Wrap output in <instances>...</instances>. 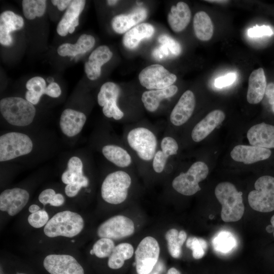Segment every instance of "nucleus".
<instances>
[{
  "label": "nucleus",
  "instance_id": "f257e3e1",
  "mask_svg": "<svg viewBox=\"0 0 274 274\" xmlns=\"http://www.w3.org/2000/svg\"><path fill=\"white\" fill-rule=\"evenodd\" d=\"M124 138L133 157L142 163L151 165L159 145L155 131L148 126L137 125L129 129Z\"/></svg>",
  "mask_w": 274,
  "mask_h": 274
},
{
  "label": "nucleus",
  "instance_id": "f03ea898",
  "mask_svg": "<svg viewBox=\"0 0 274 274\" xmlns=\"http://www.w3.org/2000/svg\"><path fill=\"white\" fill-rule=\"evenodd\" d=\"M84 227V219L79 214L66 210L54 215L44 227L43 232L49 238H72L79 235Z\"/></svg>",
  "mask_w": 274,
  "mask_h": 274
},
{
  "label": "nucleus",
  "instance_id": "7ed1b4c3",
  "mask_svg": "<svg viewBox=\"0 0 274 274\" xmlns=\"http://www.w3.org/2000/svg\"><path fill=\"white\" fill-rule=\"evenodd\" d=\"M215 194L222 205L221 217L223 221L236 222L242 218L245 210L242 193L233 184L228 182L218 184Z\"/></svg>",
  "mask_w": 274,
  "mask_h": 274
},
{
  "label": "nucleus",
  "instance_id": "20e7f679",
  "mask_svg": "<svg viewBox=\"0 0 274 274\" xmlns=\"http://www.w3.org/2000/svg\"><path fill=\"white\" fill-rule=\"evenodd\" d=\"M0 112L6 121L17 126L30 124L36 115V109L31 103L20 97H7L0 101Z\"/></svg>",
  "mask_w": 274,
  "mask_h": 274
},
{
  "label": "nucleus",
  "instance_id": "39448f33",
  "mask_svg": "<svg viewBox=\"0 0 274 274\" xmlns=\"http://www.w3.org/2000/svg\"><path fill=\"white\" fill-rule=\"evenodd\" d=\"M131 184V177L125 170L119 169L111 172L102 183L101 196L108 203L120 204L126 199Z\"/></svg>",
  "mask_w": 274,
  "mask_h": 274
},
{
  "label": "nucleus",
  "instance_id": "423d86ee",
  "mask_svg": "<svg viewBox=\"0 0 274 274\" xmlns=\"http://www.w3.org/2000/svg\"><path fill=\"white\" fill-rule=\"evenodd\" d=\"M209 174L208 165L203 162H194L185 173L182 172L173 180V189L179 193L191 196L200 190L199 183L204 180Z\"/></svg>",
  "mask_w": 274,
  "mask_h": 274
},
{
  "label": "nucleus",
  "instance_id": "0eeeda50",
  "mask_svg": "<svg viewBox=\"0 0 274 274\" xmlns=\"http://www.w3.org/2000/svg\"><path fill=\"white\" fill-rule=\"evenodd\" d=\"M255 190L250 192L248 199L253 210L262 213L274 210V177L263 176L255 182Z\"/></svg>",
  "mask_w": 274,
  "mask_h": 274
},
{
  "label": "nucleus",
  "instance_id": "6e6552de",
  "mask_svg": "<svg viewBox=\"0 0 274 274\" xmlns=\"http://www.w3.org/2000/svg\"><path fill=\"white\" fill-rule=\"evenodd\" d=\"M33 148L30 138L18 132H10L0 136V161H9L30 153Z\"/></svg>",
  "mask_w": 274,
  "mask_h": 274
},
{
  "label": "nucleus",
  "instance_id": "1a4fd4ad",
  "mask_svg": "<svg viewBox=\"0 0 274 274\" xmlns=\"http://www.w3.org/2000/svg\"><path fill=\"white\" fill-rule=\"evenodd\" d=\"M160 254V247L155 238L151 236L144 238L135 251V262L138 274H149L157 263Z\"/></svg>",
  "mask_w": 274,
  "mask_h": 274
},
{
  "label": "nucleus",
  "instance_id": "9d476101",
  "mask_svg": "<svg viewBox=\"0 0 274 274\" xmlns=\"http://www.w3.org/2000/svg\"><path fill=\"white\" fill-rule=\"evenodd\" d=\"M177 76L163 66L154 64L148 66L139 74L140 84L149 90L162 89L173 85Z\"/></svg>",
  "mask_w": 274,
  "mask_h": 274
},
{
  "label": "nucleus",
  "instance_id": "9b49d317",
  "mask_svg": "<svg viewBox=\"0 0 274 274\" xmlns=\"http://www.w3.org/2000/svg\"><path fill=\"white\" fill-rule=\"evenodd\" d=\"M134 232L133 222L123 215L112 217L99 225L97 234L99 238L118 240L129 236Z\"/></svg>",
  "mask_w": 274,
  "mask_h": 274
},
{
  "label": "nucleus",
  "instance_id": "f8f14e48",
  "mask_svg": "<svg viewBox=\"0 0 274 274\" xmlns=\"http://www.w3.org/2000/svg\"><path fill=\"white\" fill-rule=\"evenodd\" d=\"M120 94L119 86L114 82H107L102 85L97 95V102L102 108L104 115L117 121L124 117V112L117 105Z\"/></svg>",
  "mask_w": 274,
  "mask_h": 274
},
{
  "label": "nucleus",
  "instance_id": "ddd939ff",
  "mask_svg": "<svg viewBox=\"0 0 274 274\" xmlns=\"http://www.w3.org/2000/svg\"><path fill=\"white\" fill-rule=\"evenodd\" d=\"M43 266L50 274H84V270L76 259L68 254H52L43 260Z\"/></svg>",
  "mask_w": 274,
  "mask_h": 274
},
{
  "label": "nucleus",
  "instance_id": "4468645a",
  "mask_svg": "<svg viewBox=\"0 0 274 274\" xmlns=\"http://www.w3.org/2000/svg\"><path fill=\"white\" fill-rule=\"evenodd\" d=\"M29 199V194L20 188L7 189L0 194V210L14 216L26 206Z\"/></svg>",
  "mask_w": 274,
  "mask_h": 274
},
{
  "label": "nucleus",
  "instance_id": "2eb2a0df",
  "mask_svg": "<svg viewBox=\"0 0 274 274\" xmlns=\"http://www.w3.org/2000/svg\"><path fill=\"white\" fill-rule=\"evenodd\" d=\"M195 104L193 92L189 90L185 91L170 114L169 120L171 124L180 126L186 123L193 113Z\"/></svg>",
  "mask_w": 274,
  "mask_h": 274
},
{
  "label": "nucleus",
  "instance_id": "dca6fc26",
  "mask_svg": "<svg viewBox=\"0 0 274 274\" xmlns=\"http://www.w3.org/2000/svg\"><path fill=\"white\" fill-rule=\"evenodd\" d=\"M179 145L177 141L172 136H164L159 142L151 163L153 171L157 174L163 173L167 166L169 158L177 154Z\"/></svg>",
  "mask_w": 274,
  "mask_h": 274
},
{
  "label": "nucleus",
  "instance_id": "f3484780",
  "mask_svg": "<svg viewBox=\"0 0 274 274\" xmlns=\"http://www.w3.org/2000/svg\"><path fill=\"white\" fill-rule=\"evenodd\" d=\"M85 4L84 0L72 1L57 24L56 31L60 36L65 37L74 32L79 24V17Z\"/></svg>",
  "mask_w": 274,
  "mask_h": 274
},
{
  "label": "nucleus",
  "instance_id": "a211bd4d",
  "mask_svg": "<svg viewBox=\"0 0 274 274\" xmlns=\"http://www.w3.org/2000/svg\"><path fill=\"white\" fill-rule=\"evenodd\" d=\"M24 19L12 11L7 10L0 15V43L5 46L13 44L11 32L20 30L24 26Z\"/></svg>",
  "mask_w": 274,
  "mask_h": 274
},
{
  "label": "nucleus",
  "instance_id": "6ab92c4d",
  "mask_svg": "<svg viewBox=\"0 0 274 274\" xmlns=\"http://www.w3.org/2000/svg\"><path fill=\"white\" fill-rule=\"evenodd\" d=\"M271 154L269 149L244 145L235 146L230 152L231 157L234 160L246 164L267 159Z\"/></svg>",
  "mask_w": 274,
  "mask_h": 274
},
{
  "label": "nucleus",
  "instance_id": "aec40b11",
  "mask_svg": "<svg viewBox=\"0 0 274 274\" xmlns=\"http://www.w3.org/2000/svg\"><path fill=\"white\" fill-rule=\"evenodd\" d=\"M113 53L106 45L98 46L92 52L88 60L84 64V70L87 78L95 80L100 76L101 66L112 57Z\"/></svg>",
  "mask_w": 274,
  "mask_h": 274
},
{
  "label": "nucleus",
  "instance_id": "412c9836",
  "mask_svg": "<svg viewBox=\"0 0 274 274\" xmlns=\"http://www.w3.org/2000/svg\"><path fill=\"white\" fill-rule=\"evenodd\" d=\"M225 115L220 110L210 112L204 118L198 122L192 130V140L198 143L208 136L224 120Z\"/></svg>",
  "mask_w": 274,
  "mask_h": 274
},
{
  "label": "nucleus",
  "instance_id": "4be33fe9",
  "mask_svg": "<svg viewBox=\"0 0 274 274\" xmlns=\"http://www.w3.org/2000/svg\"><path fill=\"white\" fill-rule=\"evenodd\" d=\"M147 14L148 12L145 8L139 6L128 14L114 16L111 21L112 27L117 33H126L133 26L145 20Z\"/></svg>",
  "mask_w": 274,
  "mask_h": 274
},
{
  "label": "nucleus",
  "instance_id": "5701e85b",
  "mask_svg": "<svg viewBox=\"0 0 274 274\" xmlns=\"http://www.w3.org/2000/svg\"><path fill=\"white\" fill-rule=\"evenodd\" d=\"M86 116L82 112L72 109H66L61 113L59 126L62 132L68 137L79 133L86 121Z\"/></svg>",
  "mask_w": 274,
  "mask_h": 274
},
{
  "label": "nucleus",
  "instance_id": "b1692460",
  "mask_svg": "<svg viewBox=\"0 0 274 274\" xmlns=\"http://www.w3.org/2000/svg\"><path fill=\"white\" fill-rule=\"evenodd\" d=\"M247 136L252 146L274 148V126L264 122L252 126Z\"/></svg>",
  "mask_w": 274,
  "mask_h": 274
},
{
  "label": "nucleus",
  "instance_id": "393cba45",
  "mask_svg": "<svg viewBox=\"0 0 274 274\" xmlns=\"http://www.w3.org/2000/svg\"><path fill=\"white\" fill-rule=\"evenodd\" d=\"M101 152L106 159L120 168H127L134 164V157L129 150L120 145L107 144Z\"/></svg>",
  "mask_w": 274,
  "mask_h": 274
},
{
  "label": "nucleus",
  "instance_id": "a878e982",
  "mask_svg": "<svg viewBox=\"0 0 274 274\" xmlns=\"http://www.w3.org/2000/svg\"><path fill=\"white\" fill-rule=\"evenodd\" d=\"M266 80L262 67L254 70L250 75L247 99L251 104H257L262 99L266 87Z\"/></svg>",
  "mask_w": 274,
  "mask_h": 274
},
{
  "label": "nucleus",
  "instance_id": "bb28decb",
  "mask_svg": "<svg viewBox=\"0 0 274 274\" xmlns=\"http://www.w3.org/2000/svg\"><path fill=\"white\" fill-rule=\"evenodd\" d=\"M178 90V87L173 85L162 89L146 91L142 95L141 100L145 109L153 113L158 110L162 101L174 96Z\"/></svg>",
  "mask_w": 274,
  "mask_h": 274
},
{
  "label": "nucleus",
  "instance_id": "cd10ccee",
  "mask_svg": "<svg viewBox=\"0 0 274 274\" xmlns=\"http://www.w3.org/2000/svg\"><path fill=\"white\" fill-rule=\"evenodd\" d=\"M191 17L190 9L188 5L183 2L173 6L167 16L168 23L175 32L183 31L189 24Z\"/></svg>",
  "mask_w": 274,
  "mask_h": 274
},
{
  "label": "nucleus",
  "instance_id": "c85d7f7f",
  "mask_svg": "<svg viewBox=\"0 0 274 274\" xmlns=\"http://www.w3.org/2000/svg\"><path fill=\"white\" fill-rule=\"evenodd\" d=\"M95 40L90 35L82 34L75 44L63 43L58 46L57 52L59 55L75 57L83 54L90 50L94 46Z\"/></svg>",
  "mask_w": 274,
  "mask_h": 274
},
{
  "label": "nucleus",
  "instance_id": "c756f323",
  "mask_svg": "<svg viewBox=\"0 0 274 274\" xmlns=\"http://www.w3.org/2000/svg\"><path fill=\"white\" fill-rule=\"evenodd\" d=\"M160 45L152 51L153 57L157 61L167 58L178 56L182 48L178 42L167 35H161L158 38Z\"/></svg>",
  "mask_w": 274,
  "mask_h": 274
},
{
  "label": "nucleus",
  "instance_id": "7c9ffc66",
  "mask_svg": "<svg viewBox=\"0 0 274 274\" xmlns=\"http://www.w3.org/2000/svg\"><path fill=\"white\" fill-rule=\"evenodd\" d=\"M154 32L153 25L148 23H140L125 33L123 37V45L127 49H134L142 40L151 38Z\"/></svg>",
  "mask_w": 274,
  "mask_h": 274
},
{
  "label": "nucleus",
  "instance_id": "2f4dec72",
  "mask_svg": "<svg viewBox=\"0 0 274 274\" xmlns=\"http://www.w3.org/2000/svg\"><path fill=\"white\" fill-rule=\"evenodd\" d=\"M62 182L66 184L75 182L84 184L86 187L89 184V180L83 174V164L80 158L73 156L68 160L67 169L61 175Z\"/></svg>",
  "mask_w": 274,
  "mask_h": 274
},
{
  "label": "nucleus",
  "instance_id": "473e14b6",
  "mask_svg": "<svg viewBox=\"0 0 274 274\" xmlns=\"http://www.w3.org/2000/svg\"><path fill=\"white\" fill-rule=\"evenodd\" d=\"M193 25L194 33L199 40L208 41L212 38L214 26L207 13L202 11L197 12L194 16Z\"/></svg>",
  "mask_w": 274,
  "mask_h": 274
},
{
  "label": "nucleus",
  "instance_id": "72a5a7b5",
  "mask_svg": "<svg viewBox=\"0 0 274 274\" xmlns=\"http://www.w3.org/2000/svg\"><path fill=\"white\" fill-rule=\"evenodd\" d=\"M133 253L134 249L131 244L127 243L118 244L108 257V266L111 269H119L123 266L125 260L133 256Z\"/></svg>",
  "mask_w": 274,
  "mask_h": 274
},
{
  "label": "nucleus",
  "instance_id": "f704fd0d",
  "mask_svg": "<svg viewBox=\"0 0 274 274\" xmlns=\"http://www.w3.org/2000/svg\"><path fill=\"white\" fill-rule=\"evenodd\" d=\"M168 252L174 258H179L182 254V247L187 238V234L184 230L179 232L175 228L168 230L165 234Z\"/></svg>",
  "mask_w": 274,
  "mask_h": 274
},
{
  "label": "nucleus",
  "instance_id": "c9c22d12",
  "mask_svg": "<svg viewBox=\"0 0 274 274\" xmlns=\"http://www.w3.org/2000/svg\"><path fill=\"white\" fill-rule=\"evenodd\" d=\"M46 83L44 78L40 76L33 77L26 83L27 91L25 93V99L32 105H37L41 96L46 94Z\"/></svg>",
  "mask_w": 274,
  "mask_h": 274
},
{
  "label": "nucleus",
  "instance_id": "e433bc0d",
  "mask_svg": "<svg viewBox=\"0 0 274 274\" xmlns=\"http://www.w3.org/2000/svg\"><path fill=\"white\" fill-rule=\"evenodd\" d=\"M214 249L222 253L231 252L236 245V241L233 235L227 231H221L213 239Z\"/></svg>",
  "mask_w": 274,
  "mask_h": 274
},
{
  "label": "nucleus",
  "instance_id": "4c0bfd02",
  "mask_svg": "<svg viewBox=\"0 0 274 274\" xmlns=\"http://www.w3.org/2000/svg\"><path fill=\"white\" fill-rule=\"evenodd\" d=\"M47 1L45 0H23L22 11L25 18L33 20L43 16L46 11Z\"/></svg>",
  "mask_w": 274,
  "mask_h": 274
},
{
  "label": "nucleus",
  "instance_id": "58836bf2",
  "mask_svg": "<svg viewBox=\"0 0 274 274\" xmlns=\"http://www.w3.org/2000/svg\"><path fill=\"white\" fill-rule=\"evenodd\" d=\"M115 247L113 240L100 238L93 245L90 253L99 258H108Z\"/></svg>",
  "mask_w": 274,
  "mask_h": 274
},
{
  "label": "nucleus",
  "instance_id": "ea45409f",
  "mask_svg": "<svg viewBox=\"0 0 274 274\" xmlns=\"http://www.w3.org/2000/svg\"><path fill=\"white\" fill-rule=\"evenodd\" d=\"M186 245L192 250V256L195 259L202 258L207 248V244L205 240L194 236H191L187 239Z\"/></svg>",
  "mask_w": 274,
  "mask_h": 274
},
{
  "label": "nucleus",
  "instance_id": "a19ab883",
  "mask_svg": "<svg viewBox=\"0 0 274 274\" xmlns=\"http://www.w3.org/2000/svg\"><path fill=\"white\" fill-rule=\"evenodd\" d=\"M49 217L47 211L44 209L30 214L27 218L29 224L35 228L44 227L49 220Z\"/></svg>",
  "mask_w": 274,
  "mask_h": 274
},
{
  "label": "nucleus",
  "instance_id": "79ce46f5",
  "mask_svg": "<svg viewBox=\"0 0 274 274\" xmlns=\"http://www.w3.org/2000/svg\"><path fill=\"white\" fill-rule=\"evenodd\" d=\"M247 33L251 38H258L263 36H271L274 33L272 29L268 25L256 26L249 28Z\"/></svg>",
  "mask_w": 274,
  "mask_h": 274
},
{
  "label": "nucleus",
  "instance_id": "37998d69",
  "mask_svg": "<svg viewBox=\"0 0 274 274\" xmlns=\"http://www.w3.org/2000/svg\"><path fill=\"white\" fill-rule=\"evenodd\" d=\"M236 75L233 73H229L224 76L217 78L214 82L217 88H221L232 84L235 80Z\"/></svg>",
  "mask_w": 274,
  "mask_h": 274
},
{
  "label": "nucleus",
  "instance_id": "c03bdc74",
  "mask_svg": "<svg viewBox=\"0 0 274 274\" xmlns=\"http://www.w3.org/2000/svg\"><path fill=\"white\" fill-rule=\"evenodd\" d=\"M83 187H86V186L80 182H75L67 184L64 188L65 193L69 197H74L78 194Z\"/></svg>",
  "mask_w": 274,
  "mask_h": 274
},
{
  "label": "nucleus",
  "instance_id": "a18cd8bd",
  "mask_svg": "<svg viewBox=\"0 0 274 274\" xmlns=\"http://www.w3.org/2000/svg\"><path fill=\"white\" fill-rule=\"evenodd\" d=\"M55 191L51 188L43 190L39 195V201L44 206L50 204L56 194Z\"/></svg>",
  "mask_w": 274,
  "mask_h": 274
},
{
  "label": "nucleus",
  "instance_id": "49530a36",
  "mask_svg": "<svg viewBox=\"0 0 274 274\" xmlns=\"http://www.w3.org/2000/svg\"><path fill=\"white\" fill-rule=\"evenodd\" d=\"M61 88L57 83H50L47 86L46 94L48 96L53 98H57L61 95Z\"/></svg>",
  "mask_w": 274,
  "mask_h": 274
},
{
  "label": "nucleus",
  "instance_id": "de8ad7c7",
  "mask_svg": "<svg viewBox=\"0 0 274 274\" xmlns=\"http://www.w3.org/2000/svg\"><path fill=\"white\" fill-rule=\"evenodd\" d=\"M72 1L71 0H52V4L55 6H57L59 11H63L66 10Z\"/></svg>",
  "mask_w": 274,
  "mask_h": 274
},
{
  "label": "nucleus",
  "instance_id": "09e8293b",
  "mask_svg": "<svg viewBox=\"0 0 274 274\" xmlns=\"http://www.w3.org/2000/svg\"><path fill=\"white\" fill-rule=\"evenodd\" d=\"M265 94L268 99V102L271 105L274 104V83L268 84L266 87Z\"/></svg>",
  "mask_w": 274,
  "mask_h": 274
},
{
  "label": "nucleus",
  "instance_id": "8fccbe9b",
  "mask_svg": "<svg viewBox=\"0 0 274 274\" xmlns=\"http://www.w3.org/2000/svg\"><path fill=\"white\" fill-rule=\"evenodd\" d=\"M64 201L65 199L63 195L60 193H56L50 205L58 207L62 206L64 203Z\"/></svg>",
  "mask_w": 274,
  "mask_h": 274
},
{
  "label": "nucleus",
  "instance_id": "3c124183",
  "mask_svg": "<svg viewBox=\"0 0 274 274\" xmlns=\"http://www.w3.org/2000/svg\"><path fill=\"white\" fill-rule=\"evenodd\" d=\"M41 209V208L38 205L32 204L29 206L28 211L30 214H32L40 210Z\"/></svg>",
  "mask_w": 274,
  "mask_h": 274
},
{
  "label": "nucleus",
  "instance_id": "603ef678",
  "mask_svg": "<svg viewBox=\"0 0 274 274\" xmlns=\"http://www.w3.org/2000/svg\"><path fill=\"white\" fill-rule=\"evenodd\" d=\"M167 274H181L180 272L175 267H172L168 270Z\"/></svg>",
  "mask_w": 274,
  "mask_h": 274
},
{
  "label": "nucleus",
  "instance_id": "864d4df0",
  "mask_svg": "<svg viewBox=\"0 0 274 274\" xmlns=\"http://www.w3.org/2000/svg\"><path fill=\"white\" fill-rule=\"evenodd\" d=\"M118 1L116 0H108L107 1V4L109 6H113L116 5L118 3Z\"/></svg>",
  "mask_w": 274,
  "mask_h": 274
},
{
  "label": "nucleus",
  "instance_id": "5fc2aeb1",
  "mask_svg": "<svg viewBox=\"0 0 274 274\" xmlns=\"http://www.w3.org/2000/svg\"><path fill=\"white\" fill-rule=\"evenodd\" d=\"M206 1L208 2H210V3H223L228 2L227 1H222V0L221 1L210 0V1Z\"/></svg>",
  "mask_w": 274,
  "mask_h": 274
},
{
  "label": "nucleus",
  "instance_id": "6e6d98bb",
  "mask_svg": "<svg viewBox=\"0 0 274 274\" xmlns=\"http://www.w3.org/2000/svg\"><path fill=\"white\" fill-rule=\"evenodd\" d=\"M273 227L272 226V225H268V226H267L266 227V230L267 232H271V231H272V229H273Z\"/></svg>",
  "mask_w": 274,
  "mask_h": 274
},
{
  "label": "nucleus",
  "instance_id": "4d7b16f0",
  "mask_svg": "<svg viewBox=\"0 0 274 274\" xmlns=\"http://www.w3.org/2000/svg\"><path fill=\"white\" fill-rule=\"evenodd\" d=\"M270 223L272 226L273 227L274 229V215L271 217L270 219ZM273 237H274V230H273Z\"/></svg>",
  "mask_w": 274,
  "mask_h": 274
},
{
  "label": "nucleus",
  "instance_id": "13d9d810",
  "mask_svg": "<svg viewBox=\"0 0 274 274\" xmlns=\"http://www.w3.org/2000/svg\"><path fill=\"white\" fill-rule=\"evenodd\" d=\"M136 4L138 5V6H142V5L143 4V3L141 2H137Z\"/></svg>",
  "mask_w": 274,
  "mask_h": 274
},
{
  "label": "nucleus",
  "instance_id": "bf43d9fd",
  "mask_svg": "<svg viewBox=\"0 0 274 274\" xmlns=\"http://www.w3.org/2000/svg\"><path fill=\"white\" fill-rule=\"evenodd\" d=\"M149 274H159V273H158V271H157V272H156V271H155V272H153V273L151 271V272L150 273H149Z\"/></svg>",
  "mask_w": 274,
  "mask_h": 274
},
{
  "label": "nucleus",
  "instance_id": "052dcab7",
  "mask_svg": "<svg viewBox=\"0 0 274 274\" xmlns=\"http://www.w3.org/2000/svg\"><path fill=\"white\" fill-rule=\"evenodd\" d=\"M15 274H28V273H24V272H17Z\"/></svg>",
  "mask_w": 274,
  "mask_h": 274
},
{
  "label": "nucleus",
  "instance_id": "680f3d73",
  "mask_svg": "<svg viewBox=\"0 0 274 274\" xmlns=\"http://www.w3.org/2000/svg\"><path fill=\"white\" fill-rule=\"evenodd\" d=\"M272 110L274 113V104L273 105H272Z\"/></svg>",
  "mask_w": 274,
  "mask_h": 274
}]
</instances>
